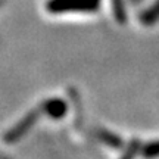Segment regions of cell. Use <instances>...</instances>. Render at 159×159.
I'll list each match as a JSON object with an SVG mask.
<instances>
[{"mask_svg":"<svg viewBox=\"0 0 159 159\" xmlns=\"http://www.w3.org/2000/svg\"><path fill=\"white\" fill-rule=\"evenodd\" d=\"M100 0H49L46 9L52 13L63 12H94Z\"/></svg>","mask_w":159,"mask_h":159,"instance_id":"1","label":"cell"},{"mask_svg":"<svg viewBox=\"0 0 159 159\" xmlns=\"http://www.w3.org/2000/svg\"><path fill=\"white\" fill-rule=\"evenodd\" d=\"M34 118H35V114H30L28 116H25L24 119H21V121L18 122V125H15L12 130H9L6 133L5 140L11 143V142H16L18 139H21V137L30 130V127L33 125Z\"/></svg>","mask_w":159,"mask_h":159,"instance_id":"2","label":"cell"},{"mask_svg":"<svg viewBox=\"0 0 159 159\" xmlns=\"http://www.w3.org/2000/svg\"><path fill=\"white\" fill-rule=\"evenodd\" d=\"M44 111L46 114H49L53 118H62L65 112H66V105L65 102H62L61 99H53V100H49V102L44 105Z\"/></svg>","mask_w":159,"mask_h":159,"instance_id":"3","label":"cell"},{"mask_svg":"<svg viewBox=\"0 0 159 159\" xmlns=\"http://www.w3.org/2000/svg\"><path fill=\"white\" fill-rule=\"evenodd\" d=\"M158 19H159V0L156 2V5L153 7H150L149 11H146L142 16V21L144 24H153Z\"/></svg>","mask_w":159,"mask_h":159,"instance_id":"4","label":"cell"},{"mask_svg":"<svg viewBox=\"0 0 159 159\" xmlns=\"http://www.w3.org/2000/svg\"><path fill=\"white\" fill-rule=\"evenodd\" d=\"M143 155L144 156H159V142L150 143L149 146H146Z\"/></svg>","mask_w":159,"mask_h":159,"instance_id":"5","label":"cell"}]
</instances>
